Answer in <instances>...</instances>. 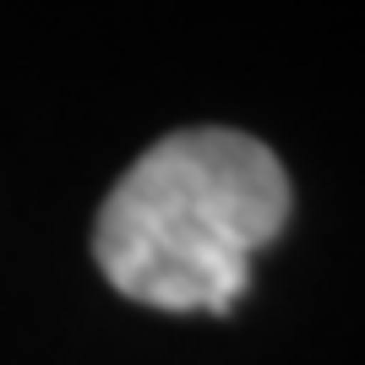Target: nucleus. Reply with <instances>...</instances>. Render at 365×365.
<instances>
[{
    "instance_id": "nucleus-1",
    "label": "nucleus",
    "mask_w": 365,
    "mask_h": 365,
    "mask_svg": "<svg viewBox=\"0 0 365 365\" xmlns=\"http://www.w3.org/2000/svg\"><path fill=\"white\" fill-rule=\"evenodd\" d=\"M289 224V175L267 142L191 125L125 169L93 224L98 273L153 311L229 317L251 289V257Z\"/></svg>"
}]
</instances>
